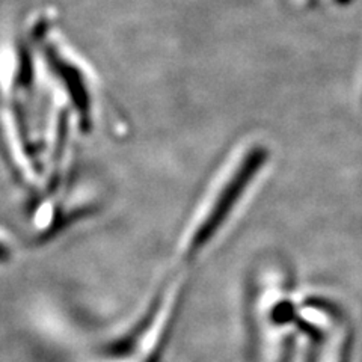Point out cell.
I'll list each match as a JSON object with an SVG mask.
<instances>
[{
    "instance_id": "obj_1",
    "label": "cell",
    "mask_w": 362,
    "mask_h": 362,
    "mask_svg": "<svg viewBox=\"0 0 362 362\" xmlns=\"http://www.w3.org/2000/svg\"><path fill=\"white\" fill-rule=\"evenodd\" d=\"M262 160L263 154L258 150H252L222 174L219 183L211 189L209 198L204 201L186 231L183 239V251L186 255H194V252L207 243L223 222L233 204L240 197L249 178L257 173Z\"/></svg>"
},
{
    "instance_id": "obj_2",
    "label": "cell",
    "mask_w": 362,
    "mask_h": 362,
    "mask_svg": "<svg viewBox=\"0 0 362 362\" xmlns=\"http://www.w3.org/2000/svg\"><path fill=\"white\" fill-rule=\"evenodd\" d=\"M178 299V287L168 291L166 296L158 303L156 311L151 313L146 325L138 331L134 338L124 341L118 349L112 350L94 362H151L160 347L163 337L171 325Z\"/></svg>"
},
{
    "instance_id": "obj_3",
    "label": "cell",
    "mask_w": 362,
    "mask_h": 362,
    "mask_svg": "<svg viewBox=\"0 0 362 362\" xmlns=\"http://www.w3.org/2000/svg\"><path fill=\"white\" fill-rule=\"evenodd\" d=\"M347 347V331L346 327L338 323L329 322L327 338L320 347V354L317 355L314 362H344Z\"/></svg>"
}]
</instances>
